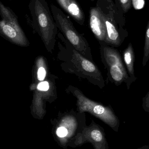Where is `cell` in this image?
Listing matches in <instances>:
<instances>
[{
  "mask_svg": "<svg viewBox=\"0 0 149 149\" xmlns=\"http://www.w3.org/2000/svg\"><path fill=\"white\" fill-rule=\"evenodd\" d=\"M58 37L64 42L65 47L63 51L68 55L67 61H65V63L68 65V70L72 73L77 74L82 78L87 79L93 84L97 85L101 88L105 86L102 74L98 67L93 61L83 56L79 52L74 49L69 42L60 34H58Z\"/></svg>",
  "mask_w": 149,
  "mask_h": 149,
  "instance_id": "obj_1",
  "label": "cell"
},
{
  "mask_svg": "<svg viewBox=\"0 0 149 149\" xmlns=\"http://www.w3.org/2000/svg\"><path fill=\"white\" fill-rule=\"evenodd\" d=\"M33 22L48 52L54 48L57 27L45 0H31L29 5Z\"/></svg>",
  "mask_w": 149,
  "mask_h": 149,
  "instance_id": "obj_2",
  "label": "cell"
},
{
  "mask_svg": "<svg viewBox=\"0 0 149 149\" xmlns=\"http://www.w3.org/2000/svg\"><path fill=\"white\" fill-rule=\"evenodd\" d=\"M53 17L57 27L64 35L66 40L83 56L93 61L91 49L86 39L75 29L70 18L55 5H51Z\"/></svg>",
  "mask_w": 149,
  "mask_h": 149,
  "instance_id": "obj_3",
  "label": "cell"
},
{
  "mask_svg": "<svg viewBox=\"0 0 149 149\" xmlns=\"http://www.w3.org/2000/svg\"><path fill=\"white\" fill-rule=\"evenodd\" d=\"M100 43L102 60L108 71L110 80L117 86L125 82L128 89H129L132 83L120 54L117 50L106 45L105 43Z\"/></svg>",
  "mask_w": 149,
  "mask_h": 149,
  "instance_id": "obj_4",
  "label": "cell"
},
{
  "mask_svg": "<svg viewBox=\"0 0 149 149\" xmlns=\"http://www.w3.org/2000/svg\"><path fill=\"white\" fill-rule=\"evenodd\" d=\"M70 89L77 99V106L80 112H89L107 122L115 121V116L109 107L87 98L76 88L71 86Z\"/></svg>",
  "mask_w": 149,
  "mask_h": 149,
  "instance_id": "obj_5",
  "label": "cell"
},
{
  "mask_svg": "<svg viewBox=\"0 0 149 149\" xmlns=\"http://www.w3.org/2000/svg\"><path fill=\"white\" fill-rule=\"evenodd\" d=\"M89 24L96 38L100 42L106 43V27L103 16L97 8H93L90 10Z\"/></svg>",
  "mask_w": 149,
  "mask_h": 149,
  "instance_id": "obj_6",
  "label": "cell"
},
{
  "mask_svg": "<svg viewBox=\"0 0 149 149\" xmlns=\"http://www.w3.org/2000/svg\"><path fill=\"white\" fill-rule=\"evenodd\" d=\"M59 5L78 24H84L85 16L84 12L76 0H56Z\"/></svg>",
  "mask_w": 149,
  "mask_h": 149,
  "instance_id": "obj_7",
  "label": "cell"
},
{
  "mask_svg": "<svg viewBox=\"0 0 149 149\" xmlns=\"http://www.w3.org/2000/svg\"><path fill=\"white\" fill-rule=\"evenodd\" d=\"M106 31V43L112 47H119L122 43L119 31L109 19L103 16Z\"/></svg>",
  "mask_w": 149,
  "mask_h": 149,
  "instance_id": "obj_8",
  "label": "cell"
},
{
  "mask_svg": "<svg viewBox=\"0 0 149 149\" xmlns=\"http://www.w3.org/2000/svg\"><path fill=\"white\" fill-rule=\"evenodd\" d=\"M123 61L127 68V70L131 83L136 79L134 72L135 54L132 44L130 43L124 50L123 53Z\"/></svg>",
  "mask_w": 149,
  "mask_h": 149,
  "instance_id": "obj_9",
  "label": "cell"
},
{
  "mask_svg": "<svg viewBox=\"0 0 149 149\" xmlns=\"http://www.w3.org/2000/svg\"><path fill=\"white\" fill-rule=\"evenodd\" d=\"M149 59V22L146 30L145 43L143 49V66L144 67Z\"/></svg>",
  "mask_w": 149,
  "mask_h": 149,
  "instance_id": "obj_10",
  "label": "cell"
},
{
  "mask_svg": "<svg viewBox=\"0 0 149 149\" xmlns=\"http://www.w3.org/2000/svg\"><path fill=\"white\" fill-rule=\"evenodd\" d=\"M39 65L40 66L38 67L37 74L38 79L41 82L44 81L47 76V67L45 62V63L42 58L39 60Z\"/></svg>",
  "mask_w": 149,
  "mask_h": 149,
  "instance_id": "obj_11",
  "label": "cell"
},
{
  "mask_svg": "<svg viewBox=\"0 0 149 149\" xmlns=\"http://www.w3.org/2000/svg\"><path fill=\"white\" fill-rule=\"evenodd\" d=\"M51 88L49 82L47 81H41L38 83L37 86V89L39 91H49Z\"/></svg>",
  "mask_w": 149,
  "mask_h": 149,
  "instance_id": "obj_12",
  "label": "cell"
},
{
  "mask_svg": "<svg viewBox=\"0 0 149 149\" xmlns=\"http://www.w3.org/2000/svg\"><path fill=\"white\" fill-rule=\"evenodd\" d=\"M91 136L93 140L95 141L100 142L102 140V134L100 131L96 130H93L91 132Z\"/></svg>",
  "mask_w": 149,
  "mask_h": 149,
  "instance_id": "obj_13",
  "label": "cell"
},
{
  "mask_svg": "<svg viewBox=\"0 0 149 149\" xmlns=\"http://www.w3.org/2000/svg\"><path fill=\"white\" fill-rule=\"evenodd\" d=\"M132 3L135 9H141L145 5V1L144 0H132Z\"/></svg>",
  "mask_w": 149,
  "mask_h": 149,
  "instance_id": "obj_14",
  "label": "cell"
},
{
  "mask_svg": "<svg viewBox=\"0 0 149 149\" xmlns=\"http://www.w3.org/2000/svg\"><path fill=\"white\" fill-rule=\"evenodd\" d=\"M120 1L124 12H127L131 7V0H120Z\"/></svg>",
  "mask_w": 149,
  "mask_h": 149,
  "instance_id": "obj_15",
  "label": "cell"
},
{
  "mask_svg": "<svg viewBox=\"0 0 149 149\" xmlns=\"http://www.w3.org/2000/svg\"><path fill=\"white\" fill-rule=\"evenodd\" d=\"M142 106L146 111L149 112V91L143 98Z\"/></svg>",
  "mask_w": 149,
  "mask_h": 149,
  "instance_id": "obj_16",
  "label": "cell"
},
{
  "mask_svg": "<svg viewBox=\"0 0 149 149\" xmlns=\"http://www.w3.org/2000/svg\"><path fill=\"white\" fill-rule=\"evenodd\" d=\"M57 135L59 137H64L68 134L67 129L64 127H60L57 130Z\"/></svg>",
  "mask_w": 149,
  "mask_h": 149,
  "instance_id": "obj_17",
  "label": "cell"
}]
</instances>
